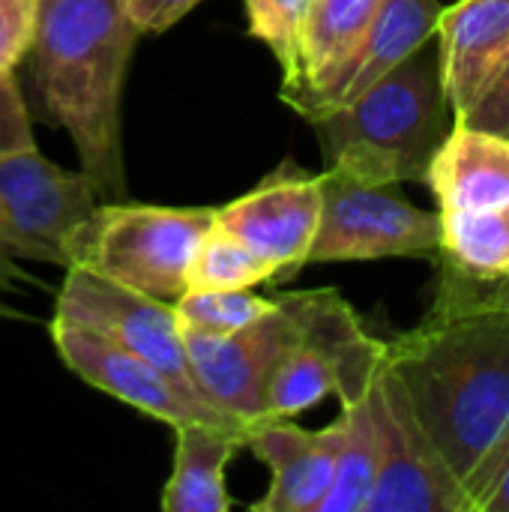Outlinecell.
Returning a JSON list of instances; mask_svg holds the SVG:
<instances>
[{
	"label": "cell",
	"mask_w": 509,
	"mask_h": 512,
	"mask_svg": "<svg viewBox=\"0 0 509 512\" xmlns=\"http://www.w3.org/2000/svg\"><path fill=\"white\" fill-rule=\"evenodd\" d=\"M480 512H509V459L507 465H504V471H501V477H498V483H495V489L489 492V498H486V504H483V510Z\"/></svg>",
	"instance_id": "cell-29"
},
{
	"label": "cell",
	"mask_w": 509,
	"mask_h": 512,
	"mask_svg": "<svg viewBox=\"0 0 509 512\" xmlns=\"http://www.w3.org/2000/svg\"><path fill=\"white\" fill-rule=\"evenodd\" d=\"M276 306V297L255 294L252 288L240 291H186L174 300V312L180 318V327L225 336L234 330H243L246 324L264 318Z\"/></svg>",
	"instance_id": "cell-22"
},
{
	"label": "cell",
	"mask_w": 509,
	"mask_h": 512,
	"mask_svg": "<svg viewBox=\"0 0 509 512\" xmlns=\"http://www.w3.org/2000/svg\"><path fill=\"white\" fill-rule=\"evenodd\" d=\"M138 33H165L204 0H117Z\"/></svg>",
	"instance_id": "cell-27"
},
{
	"label": "cell",
	"mask_w": 509,
	"mask_h": 512,
	"mask_svg": "<svg viewBox=\"0 0 509 512\" xmlns=\"http://www.w3.org/2000/svg\"><path fill=\"white\" fill-rule=\"evenodd\" d=\"M183 330L186 363L195 390L219 414L240 426L264 420V387L282 354L303 330L297 291L276 294V306L243 330L210 336Z\"/></svg>",
	"instance_id": "cell-9"
},
{
	"label": "cell",
	"mask_w": 509,
	"mask_h": 512,
	"mask_svg": "<svg viewBox=\"0 0 509 512\" xmlns=\"http://www.w3.org/2000/svg\"><path fill=\"white\" fill-rule=\"evenodd\" d=\"M441 9L444 6L438 0H381L363 39L339 66L318 84L282 99L309 123L351 105L390 69H396L411 51L435 39Z\"/></svg>",
	"instance_id": "cell-13"
},
{
	"label": "cell",
	"mask_w": 509,
	"mask_h": 512,
	"mask_svg": "<svg viewBox=\"0 0 509 512\" xmlns=\"http://www.w3.org/2000/svg\"><path fill=\"white\" fill-rule=\"evenodd\" d=\"M96 204L99 192L84 171L60 168L39 150L0 153V249L9 258L66 270Z\"/></svg>",
	"instance_id": "cell-7"
},
{
	"label": "cell",
	"mask_w": 509,
	"mask_h": 512,
	"mask_svg": "<svg viewBox=\"0 0 509 512\" xmlns=\"http://www.w3.org/2000/svg\"><path fill=\"white\" fill-rule=\"evenodd\" d=\"M324 168L363 183H426L453 126L438 45L429 39L351 105L312 120Z\"/></svg>",
	"instance_id": "cell-3"
},
{
	"label": "cell",
	"mask_w": 509,
	"mask_h": 512,
	"mask_svg": "<svg viewBox=\"0 0 509 512\" xmlns=\"http://www.w3.org/2000/svg\"><path fill=\"white\" fill-rule=\"evenodd\" d=\"M138 36L117 0H39L27 54L36 114L69 135L99 201H126L120 114Z\"/></svg>",
	"instance_id": "cell-2"
},
{
	"label": "cell",
	"mask_w": 509,
	"mask_h": 512,
	"mask_svg": "<svg viewBox=\"0 0 509 512\" xmlns=\"http://www.w3.org/2000/svg\"><path fill=\"white\" fill-rule=\"evenodd\" d=\"M483 285V282H480ZM483 291L492 297V300H498V303H509V279L504 282H492V285H483Z\"/></svg>",
	"instance_id": "cell-30"
},
{
	"label": "cell",
	"mask_w": 509,
	"mask_h": 512,
	"mask_svg": "<svg viewBox=\"0 0 509 512\" xmlns=\"http://www.w3.org/2000/svg\"><path fill=\"white\" fill-rule=\"evenodd\" d=\"M426 318L387 342L384 360L480 512L509 459V303L447 264Z\"/></svg>",
	"instance_id": "cell-1"
},
{
	"label": "cell",
	"mask_w": 509,
	"mask_h": 512,
	"mask_svg": "<svg viewBox=\"0 0 509 512\" xmlns=\"http://www.w3.org/2000/svg\"><path fill=\"white\" fill-rule=\"evenodd\" d=\"M438 63L453 120L492 84L509 57V0H456L435 27Z\"/></svg>",
	"instance_id": "cell-15"
},
{
	"label": "cell",
	"mask_w": 509,
	"mask_h": 512,
	"mask_svg": "<svg viewBox=\"0 0 509 512\" xmlns=\"http://www.w3.org/2000/svg\"><path fill=\"white\" fill-rule=\"evenodd\" d=\"M36 150L30 111L15 81V72H0V153Z\"/></svg>",
	"instance_id": "cell-25"
},
{
	"label": "cell",
	"mask_w": 509,
	"mask_h": 512,
	"mask_svg": "<svg viewBox=\"0 0 509 512\" xmlns=\"http://www.w3.org/2000/svg\"><path fill=\"white\" fill-rule=\"evenodd\" d=\"M303 330L264 387V420H294L321 399H360L384 360V339L366 333L354 306L336 288L297 291Z\"/></svg>",
	"instance_id": "cell-5"
},
{
	"label": "cell",
	"mask_w": 509,
	"mask_h": 512,
	"mask_svg": "<svg viewBox=\"0 0 509 512\" xmlns=\"http://www.w3.org/2000/svg\"><path fill=\"white\" fill-rule=\"evenodd\" d=\"M438 261L483 285L509 279V204L474 213H441Z\"/></svg>",
	"instance_id": "cell-20"
},
{
	"label": "cell",
	"mask_w": 509,
	"mask_h": 512,
	"mask_svg": "<svg viewBox=\"0 0 509 512\" xmlns=\"http://www.w3.org/2000/svg\"><path fill=\"white\" fill-rule=\"evenodd\" d=\"M321 222L309 264L378 261L441 255V213L414 207L399 183H363L339 171H321Z\"/></svg>",
	"instance_id": "cell-6"
},
{
	"label": "cell",
	"mask_w": 509,
	"mask_h": 512,
	"mask_svg": "<svg viewBox=\"0 0 509 512\" xmlns=\"http://www.w3.org/2000/svg\"><path fill=\"white\" fill-rule=\"evenodd\" d=\"M426 186L438 213H474L509 204V138L453 120L438 147Z\"/></svg>",
	"instance_id": "cell-16"
},
{
	"label": "cell",
	"mask_w": 509,
	"mask_h": 512,
	"mask_svg": "<svg viewBox=\"0 0 509 512\" xmlns=\"http://www.w3.org/2000/svg\"><path fill=\"white\" fill-rule=\"evenodd\" d=\"M54 321L90 330L123 351L144 357L147 363L159 366L162 372L195 390L174 303L138 294L84 267H66V279L54 306Z\"/></svg>",
	"instance_id": "cell-10"
},
{
	"label": "cell",
	"mask_w": 509,
	"mask_h": 512,
	"mask_svg": "<svg viewBox=\"0 0 509 512\" xmlns=\"http://www.w3.org/2000/svg\"><path fill=\"white\" fill-rule=\"evenodd\" d=\"M48 336L57 357L72 375H78L99 393H108L111 399L165 423L168 429L183 423H210L246 432V426L219 414L210 402H204L192 387H186L174 375L162 372L159 366L147 363L132 351L111 345L108 339L90 330L51 318Z\"/></svg>",
	"instance_id": "cell-12"
},
{
	"label": "cell",
	"mask_w": 509,
	"mask_h": 512,
	"mask_svg": "<svg viewBox=\"0 0 509 512\" xmlns=\"http://www.w3.org/2000/svg\"><path fill=\"white\" fill-rule=\"evenodd\" d=\"M36 24L39 0H0V72H15L30 54Z\"/></svg>",
	"instance_id": "cell-24"
},
{
	"label": "cell",
	"mask_w": 509,
	"mask_h": 512,
	"mask_svg": "<svg viewBox=\"0 0 509 512\" xmlns=\"http://www.w3.org/2000/svg\"><path fill=\"white\" fill-rule=\"evenodd\" d=\"M369 390L360 399L342 402V414L336 417L339 420L336 474L318 512H366L378 477V429H375Z\"/></svg>",
	"instance_id": "cell-19"
},
{
	"label": "cell",
	"mask_w": 509,
	"mask_h": 512,
	"mask_svg": "<svg viewBox=\"0 0 509 512\" xmlns=\"http://www.w3.org/2000/svg\"><path fill=\"white\" fill-rule=\"evenodd\" d=\"M369 399L378 429V477L366 512H474L387 360L375 372Z\"/></svg>",
	"instance_id": "cell-8"
},
{
	"label": "cell",
	"mask_w": 509,
	"mask_h": 512,
	"mask_svg": "<svg viewBox=\"0 0 509 512\" xmlns=\"http://www.w3.org/2000/svg\"><path fill=\"white\" fill-rule=\"evenodd\" d=\"M459 120L468 126H477V129L509 138V57L507 63L498 69V75L492 78V84L483 90V96Z\"/></svg>",
	"instance_id": "cell-26"
},
{
	"label": "cell",
	"mask_w": 509,
	"mask_h": 512,
	"mask_svg": "<svg viewBox=\"0 0 509 512\" xmlns=\"http://www.w3.org/2000/svg\"><path fill=\"white\" fill-rule=\"evenodd\" d=\"M174 465L162 489L165 512H228L225 471L243 450V432L210 423L174 426Z\"/></svg>",
	"instance_id": "cell-17"
},
{
	"label": "cell",
	"mask_w": 509,
	"mask_h": 512,
	"mask_svg": "<svg viewBox=\"0 0 509 512\" xmlns=\"http://www.w3.org/2000/svg\"><path fill=\"white\" fill-rule=\"evenodd\" d=\"M378 6L381 0H315L303 30L297 72L282 84V96L327 78L357 48Z\"/></svg>",
	"instance_id": "cell-18"
},
{
	"label": "cell",
	"mask_w": 509,
	"mask_h": 512,
	"mask_svg": "<svg viewBox=\"0 0 509 512\" xmlns=\"http://www.w3.org/2000/svg\"><path fill=\"white\" fill-rule=\"evenodd\" d=\"M321 174L285 159L240 198L216 207L213 225L237 237L273 267L270 285H285L309 264L321 222Z\"/></svg>",
	"instance_id": "cell-11"
},
{
	"label": "cell",
	"mask_w": 509,
	"mask_h": 512,
	"mask_svg": "<svg viewBox=\"0 0 509 512\" xmlns=\"http://www.w3.org/2000/svg\"><path fill=\"white\" fill-rule=\"evenodd\" d=\"M243 447L270 468V489L252 504L258 512H318L330 492L339 453V420L312 432L294 420H258Z\"/></svg>",
	"instance_id": "cell-14"
},
{
	"label": "cell",
	"mask_w": 509,
	"mask_h": 512,
	"mask_svg": "<svg viewBox=\"0 0 509 512\" xmlns=\"http://www.w3.org/2000/svg\"><path fill=\"white\" fill-rule=\"evenodd\" d=\"M273 267L222 228H210L195 249L186 291H240L270 285Z\"/></svg>",
	"instance_id": "cell-21"
},
{
	"label": "cell",
	"mask_w": 509,
	"mask_h": 512,
	"mask_svg": "<svg viewBox=\"0 0 509 512\" xmlns=\"http://www.w3.org/2000/svg\"><path fill=\"white\" fill-rule=\"evenodd\" d=\"M243 6L249 36L270 48V54L282 66V84L291 81L315 0H243Z\"/></svg>",
	"instance_id": "cell-23"
},
{
	"label": "cell",
	"mask_w": 509,
	"mask_h": 512,
	"mask_svg": "<svg viewBox=\"0 0 509 512\" xmlns=\"http://www.w3.org/2000/svg\"><path fill=\"white\" fill-rule=\"evenodd\" d=\"M15 279H21L18 267H15V258H9V255L0 249V318H21V312H15V309L3 300V294L9 291V285H12Z\"/></svg>",
	"instance_id": "cell-28"
},
{
	"label": "cell",
	"mask_w": 509,
	"mask_h": 512,
	"mask_svg": "<svg viewBox=\"0 0 509 512\" xmlns=\"http://www.w3.org/2000/svg\"><path fill=\"white\" fill-rule=\"evenodd\" d=\"M216 207H162L99 201L78 234L69 267H84L138 294L174 303L186 294L198 243Z\"/></svg>",
	"instance_id": "cell-4"
}]
</instances>
